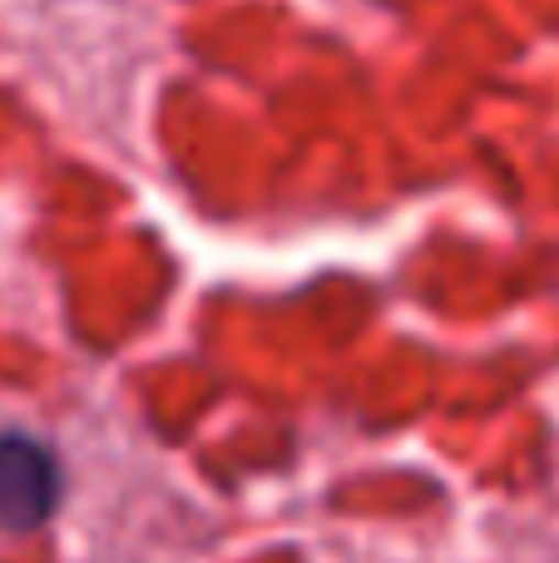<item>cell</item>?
Wrapping results in <instances>:
<instances>
[{"instance_id":"1","label":"cell","mask_w":559,"mask_h":563,"mask_svg":"<svg viewBox=\"0 0 559 563\" xmlns=\"http://www.w3.org/2000/svg\"><path fill=\"white\" fill-rule=\"evenodd\" d=\"M59 505V465L55 450L35 435H0V525L30 534Z\"/></svg>"}]
</instances>
